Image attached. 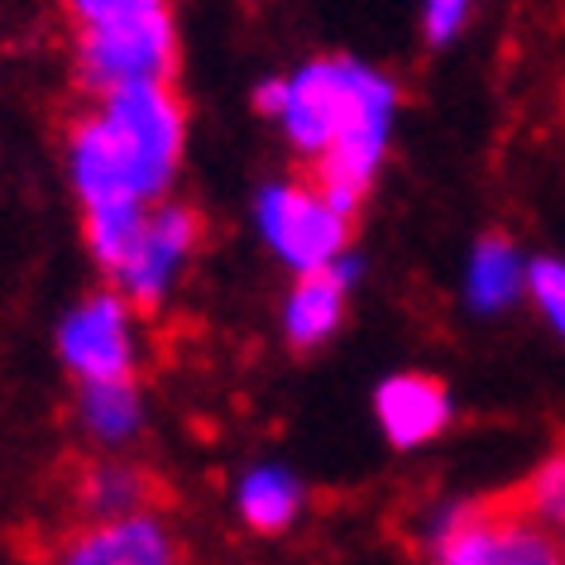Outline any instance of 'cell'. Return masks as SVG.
<instances>
[{
  "instance_id": "obj_1",
  "label": "cell",
  "mask_w": 565,
  "mask_h": 565,
  "mask_svg": "<svg viewBox=\"0 0 565 565\" xmlns=\"http://www.w3.org/2000/svg\"><path fill=\"white\" fill-rule=\"evenodd\" d=\"M67 159L82 206L159 202L182 159V102L173 82H130L102 92L92 116L67 130Z\"/></svg>"
},
{
  "instance_id": "obj_2",
  "label": "cell",
  "mask_w": 565,
  "mask_h": 565,
  "mask_svg": "<svg viewBox=\"0 0 565 565\" xmlns=\"http://www.w3.org/2000/svg\"><path fill=\"white\" fill-rule=\"evenodd\" d=\"M436 556L450 565H556L565 561V546L518 489L456 508L436 532Z\"/></svg>"
},
{
  "instance_id": "obj_3",
  "label": "cell",
  "mask_w": 565,
  "mask_h": 565,
  "mask_svg": "<svg viewBox=\"0 0 565 565\" xmlns=\"http://www.w3.org/2000/svg\"><path fill=\"white\" fill-rule=\"evenodd\" d=\"M259 231H264L268 245L278 249V259L292 264L298 274L335 264L350 245V216L327 202V192L317 188L312 173L264 188Z\"/></svg>"
},
{
  "instance_id": "obj_4",
  "label": "cell",
  "mask_w": 565,
  "mask_h": 565,
  "mask_svg": "<svg viewBox=\"0 0 565 565\" xmlns=\"http://www.w3.org/2000/svg\"><path fill=\"white\" fill-rule=\"evenodd\" d=\"M82 77L96 92L130 87V82H173L178 44H173V20L168 10H145V15H125L106 24L82 30Z\"/></svg>"
},
{
  "instance_id": "obj_5",
  "label": "cell",
  "mask_w": 565,
  "mask_h": 565,
  "mask_svg": "<svg viewBox=\"0 0 565 565\" xmlns=\"http://www.w3.org/2000/svg\"><path fill=\"white\" fill-rule=\"evenodd\" d=\"M196 235H202V221H196L192 206H178V202H153L149 206V221L135 239L130 259L110 274L116 288L130 298V307H139V312H153V307H159L168 282H173L178 268L188 264Z\"/></svg>"
},
{
  "instance_id": "obj_6",
  "label": "cell",
  "mask_w": 565,
  "mask_h": 565,
  "mask_svg": "<svg viewBox=\"0 0 565 565\" xmlns=\"http://www.w3.org/2000/svg\"><path fill=\"white\" fill-rule=\"evenodd\" d=\"M58 350H63V364L82 384L87 379H130V364H135L130 298L120 288H110L87 298L77 312H67L58 331Z\"/></svg>"
},
{
  "instance_id": "obj_7",
  "label": "cell",
  "mask_w": 565,
  "mask_h": 565,
  "mask_svg": "<svg viewBox=\"0 0 565 565\" xmlns=\"http://www.w3.org/2000/svg\"><path fill=\"white\" fill-rule=\"evenodd\" d=\"M345 96H350V58H317L302 73L282 77L278 120L307 159H321L331 149L345 116Z\"/></svg>"
},
{
  "instance_id": "obj_8",
  "label": "cell",
  "mask_w": 565,
  "mask_h": 565,
  "mask_svg": "<svg viewBox=\"0 0 565 565\" xmlns=\"http://www.w3.org/2000/svg\"><path fill=\"white\" fill-rule=\"evenodd\" d=\"M58 556L73 565H163V561H178L182 551L173 542V532L163 527V518L153 508H139V513L82 522L63 542Z\"/></svg>"
},
{
  "instance_id": "obj_9",
  "label": "cell",
  "mask_w": 565,
  "mask_h": 565,
  "mask_svg": "<svg viewBox=\"0 0 565 565\" xmlns=\"http://www.w3.org/2000/svg\"><path fill=\"white\" fill-rule=\"evenodd\" d=\"M450 398L441 388V379L427 374H393L379 388V422H384L393 446H422L446 427Z\"/></svg>"
},
{
  "instance_id": "obj_10",
  "label": "cell",
  "mask_w": 565,
  "mask_h": 565,
  "mask_svg": "<svg viewBox=\"0 0 565 565\" xmlns=\"http://www.w3.org/2000/svg\"><path fill=\"white\" fill-rule=\"evenodd\" d=\"M345 288L350 282L335 274V268H307L298 278V288L288 292V317H282V327H288V341L298 350H312L321 345L327 335L341 327V312H345Z\"/></svg>"
},
{
  "instance_id": "obj_11",
  "label": "cell",
  "mask_w": 565,
  "mask_h": 565,
  "mask_svg": "<svg viewBox=\"0 0 565 565\" xmlns=\"http://www.w3.org/2000/svg\"><path fill=\"white\" fill-rule=\"evenodd\" d=\"M77 508L87 522L139 513V508H153V479L145 470H130V465H92L82 475Z\"/></svg>"
},
{
  "instance_id": "obj_12",
  "label": "cell",
  "mask_w": 565,
  "mask_h": 565,
  "mask_svg": "<svg viewBox=\"0 0 565 565\" xmlns=\"http://www.w3.org/2000/svg\"><path fill=\"white\" fill-rule=\"evenodd\" d=\"M77 413H82V422H87V431L96 436V441L120 446L139 431L145 407H139V393H135L130 379H87V384H82Z\"/></svg>"
},
{
  "instance_id": "obj_13",
  "label": "cell",
  "mask_w": 565,
  "mask_h": 565,
  "mask_svg": "<svg viewBox=\"0 0 565 565\" xmlns=\"http://www.w3.org/2000/svg\"><path fill=\"white\" fill-rule=\"evenodd\" d=\"M522 288H527V264L518 259V249L499 235L479 239L470 259V302L479 312H499V307L522 298Z\"/></svg>"
},
{
  "instance_id": "obj_14",
  "label": "cell",
  "mask_w": 565,
  "mask_h": 565,
  "mask_svg": "<svg viewBox=\"0 0 565 565\" xmlns=\"http://www.w3.org/2000/svg\"><path fill=\"white\" fill-rule=\"evenodd\" d=\"M149 206L153 202H135V196L87 206V245H92L96 264H102L106 274H116V268L130 259L135 239H139V231H145V221H149Z\"/></svg>"
},
{
  "instance_id": "obj_15",
  "label": "cell",
  "mask_w": 565,
  "mask_h": 565,
  "mask_svg": "<svg viewBox=\"0 0 565 565\" xmlns=\"http://www.w3.org/2000/svg\"><path fill=\"white\" fill-rule=\"evenodd\" d=\"M298 508H302V484L288 470H278V465L254 470L239 484V513H245L254 532H288Z\"/></svg>"
},
{
  "instance_id": "obj_16",
  "label": "cell",
  "mask_w": 565,
  "mask_h": 565,
  "mask_svg": "<svg viewBox=\"0 0 565 565\" xmlns=\"http://www.w3.org/2000/svg\"><path fill=\"white\" fill-rule=\"evenodd\" d=\"M522 499H527L536 513L551 522V532L565 542V456L546 460L542 470H536L527 484H522Z\"/></svg>"
},
{
  "instance_id": "obj_17",
  "label": "cell",
  "mask_w": 565,
  "mask_h": 565,
  "mask_svg": "<svg viewBox=\"0 0 565 565\" xmlns=\"http://www.w3.org/2000/svg\"><path fill=\"white\" fill-rule=\"evenodd\" d=\"M527 282H532V298H536V307L546 312V321L565 335V264L536 259V264L527 268Z\"/></svg>"
},
{
  "instance_id": "obj_18",
  "label": "cell",
  "mask_w": 565,
  "mask_h": 565,
  "mask_svg": "<svg viewBox=\"0 0 565 565\" xmlns=\"http://www.w3.org/2000/svg\"><path fill=\"white\" fill-rule=\"evenodd\" d=\"M73 6L77 24H106V20H125V15H145V10H159L163 0H67Z\"/></svg>"
},
{
  "instance_id": "obj_19",
  "label": "cell",
  "mask_w": 565,
  "mask_h": 565,
  "mask_svg": "<svg viewBox=\"0 0 565 565\" xmlns=\"http://www.w3.org/2000/svg\"><path fill=\"white\" fill-rule=\"evenodd\" d=\"M465 6L470 0H427V39L431 44H450L465 24Z\"/></svg>"
},
{
  "instance_id": "obj_20",
  "label": "cell",
  "mask_w": 565,
  "mask_h": 565,
  "mask_svg": "<svg viewBox=\"0 0 565 565\" xmlns=\"http://www.w3.org/2000/svg\"><path fill=\"white\" fill-rule=\"evenodd\" d=\"M254 106H259L264 116L278 120V110H282V77H278V82H264V87L254 92Z\"/></svg>"
}]
</instances>
